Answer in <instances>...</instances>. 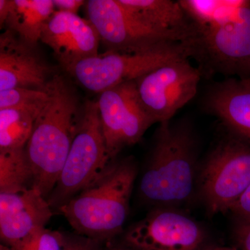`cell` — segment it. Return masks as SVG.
<instances>
[{
  "label": "cell",
  "mask_w": 250,
  "mask_h": 250,
  "mask_svg": "<svg viewBox=\"0 0 250 250\" xmlns=\"http://www.w3.org/2000/svg\"><path fill=\"white\" fill-rule=\"evenodd\" d=\"M47 103L41 110L25 150L34 174V188L47 199L58 182L82 111L72 85L59 75L46 85Z\"/></svg>",
  "instance_id": "6da1fadb"
},
{
  "label": "cell",
  "mask_w": 250,
  "mask_h": 250,
  "mask_svg": "<svg viewBox=\"0 0 250 250\" xmlns=\"http://www.w3.org/2000/svg\"><path fill=\"white\" fill-rule=\"evenodd\" d=\"M137 172L132 158L113 159L59 211L78 234L105 243L113 241L129 215Z\"/></svg>",
  "instance_id": "7a4b0ae2"
},
{
  "label": "cell",
  "mask_w": 250,
  "mask_h": 250,
  "mask_svg": "<svg viewBox=\"0 0 250 250\" xmlns=\"http://www.w3.org/2000/svg\"><path fill=\"white\" fill-rule=\"evenodd\" d=\"M197 143L187 124H159L139 184L141 198L154 208H176L191 198Z\"/></svg>",
  "instance_id": "3957f363"
},
{
  "label": "cell",
  "mask_w": 250,
  "mask_h": 250,
  "mask_svg": "<svg viewBox=\"0 0 250 250\" xmlns=\"http://www.w3.org/2000/svg\"><path fill=\"white\" fill-rule=\"evenodd\" d=\"M192 27V56L213 71L246 75L250 65V1L222 0L213 17Z\"/></svg>",
  "instance_id": "277c9868"
},
{
  "label": "cell",
  "mask_w": 250,
  "mask_h": 250,
  "mask_svg": "<svg viewBox=\"0 0 250 250\" xmlns=\"http://www.w3.org/2000/svg\"><path fill=\"white\" fill-rule=\"evenodd\" d=\"M111 161L98 102H87L58 182L47 199L52 210H59L88 187Z\"/></svg>",
  "instance_id": "5b68a950"
},
{
  "label": "cell",
  "mask_w": 250,
  "mask_h": 250,
  "mask_svg": "<svg viewBox=\"0 0 250 250\" xmlns=\"http://www.w3.org/2000/svg\"><path fill=\"white\" fill-rule=\"evenodd\" d=\"M85 5L88 20L106 52L139 53L174 44H188L191 39L185 33L146 24L119 0H90Z\"/></svg>",
  "instance_id": "8992f818"
},
{
  "label": "cell",
  "mask_w": 250,
  "mask_h": 250,
  "mask_svg": "<svg viewBox=\"0 0 250 250\" xmlns=\"http://www.w3.org/2000/svg\"><path fill=\"white\" fill-rule=\"evenodd\" d=\"M191 57L187 43L174 44L139 53L106 52L79 62L69 70L85 88L101 93L135 81L174 59Z\"/></svg>",
  "instance_id": "52a82bcc"
},
{
  "label": "cell",
  "mask_w": 250,
  "mask_h": 250,
  "mask_svg": "<svg viewBox=\"0 0 250 250\" xmlns=\"http://www.w3.org/2000/svg\"><path fill=\"white\" fill-rule=\"evenodd\" d=\"M250 186V146L223 140L202 167L200 192L210 215L228 211Z\"/></svg>",
  "instance_id": "ba28073f"
},
{
  "label": "cell",
  "mask_w": 250,
  "mask_h": 250,
  "mask_svg": "<svg viewBox=\"0 0 250 250\" xmlns=\"http://www.w3.org/2000/svg\"><path fill=\"white\" fill-rule=\"evenodd\" d=\"M202 75L200 69L190 64L188 57H184L135 80L143 107L154 123L170 121L195 98Z\"/></svg>",
  "instance_id": "9c48e42d"
},
{
  "label": "cell",
  "mask_w": 250,
  "mask_h": 250,
  "mask_svg": "<svg viewBox=\"0 0 250 250\" xmlns=\"http://www.w3.org/2000/svg\"><path fill=\"white\" fill-rule=\"evenodd\" d=\"M98 105L111 160L125 147L139 143L155 124L143 107L135 81L104 90L100 94Z\"/></svg>",
  "instance_id": "30bf717a"
},
{
  "label": "cell",
  "mask_w": 250,
  "mask_h": 250,
  "mask_svg": "<svg viewBox=\"0 0 250 250\" xmlns=\"http://www.w3.org/2000/svg\"><path fill=\"white\" fill-rule=\"evenodd\" d=\"M204 233L192 219L174 208H154L125 235L136 250H197Z\"/></svg>",
  "instance_id": "8fae6325"
},
{
  "label": "cell",
  "mask_w": 250,
  "mask_h": 250,
  "mask_svg": "<svg viewBox=\"0 0 250 250\" xmlns=\"http://www.w3.org/2000/svg\"><path fill=\"white\" fill-rule=\"evenodd\" d=\"M41 41L52 49L67 72L79 62L98 55L101 42L88 19L77 14L57 11L44 26Z\"/></svg>",
  "instance_id": "7c38bea8"
},
{
  "label": "cell",
  "mask_w": 250,
  "mask_h": 250,
  "mask_svg": "<svg viewBox=\"0 0 250 250\" xmlns=\"http://www.w3.org/2000/svg\"><path fill=\"white\" fill-rule=\"evenodd\" d=\"M53 215L47 199L31 188L0 192V238L12 248L36 230L45 228Z\"/></svg>",
  "instance_id": "4fadbf2b"
},
{
  "label": "cell",
  "mask_w": 250,
  "mask_h": 250,
  "mask_svg": "<svg viewBox=\"0 0 250 250\" xmlns=\"http://www.w3.org/2000/svg\"><path fill=\"white\" fill-rule=\"evenodd\" d=\"M52 70L36 51L10 29L0 36V91L23 88L43 90Z\"/></svg>",
  "instance_id": "5bb4252c"
},
{
  "label": "cell",
  "mask_w": 250,
  "mask_h": 250,
  "mask_svg": "<svg viewBox=\"0 0 250 250\" xmlns=\"http://www.w3.org/2000/svg\"><path fill=\"white\" fill-rule=\"evenodd\" d=\"M206 106L237 134L250 141V83L229 80L215 84L206 98Z\"/></svg>",
  "instance_id": "9a60e30c"
},
{
  "label": "cell",
  "mask_w": 250,
  "mask_h": 250,
  "mask_svg": "<svg viewBox=\"0 0 250 250\" xmlns=\"http://www.w3.org/2000/svg\"><path fill=\"white\" fill-rule=\"evenodd\" d=\"M55 12L52 0H11L4 26L29 45L41 41L44 26Z\"/></svg>",
  "instance_id": "2e32d148"
},
{
  "label": "cell",
  "mask_w": 250,
  "mask_h": 250,
  "mask_svg": "<svg viewBox=\"0 0 250 250\" xmlns=\"http://www.w3.org/2000/svg\"><path fill=\"white\" fill-rule=\"evenodd\" d=\"M140 20L158 29L178 31L193 36V27L179 1L119 0ZM191 40V39H190Z\"/></svg>",
  "instance_id": "e0dca14e"
},
{
  "label": "cell",
  "mask_w": 250,
  "mask_h": 250,
  "mask_svg": "<svg viewBox=\"0 0 250 250\" xmlns=\"http://www.w3.org/2000/svg\"><path fill=\"white\" fill-rule=\"evenodd\" d=\"M45 104L0 109V150L25 147Z\"/></svg>",
  "instance_id": "ac0fdd59"
},
{
  "label": "cell",
  "mask_w": 250,
  "mask_h": 250,
  "mask_svg": "<svg viewBox=\"0 0 250 250\" xmlns=\"http://www.w3.org/2000/svg\"><path fill=\"white\" fill-rule=\"evenodd\" d=\"M34 188V174L25 147L0 150V192Z\"/></svg>",
  "instance_id": "d6986e66"
},
{
  "label": "cell",
  "mask_w": 250,
  "mask_h": 250,
  "mask_svg": "<svg viewBox=\"0 0 250 250\" xmlns=\"http://www.w3.org/2000/svg\"><path fill=\"white\" fill-rule=\"evenodd\" d=\"M48 99L43 90L16 88L0 91V109L45 104Z\"/></svg>",
  "instance_id": "ffe728a7"
},
{
  "label": "cell",
  "mask_w": 250,
  "mask_h": 250,
  "mask_svg": "<svg viewBox=\"0 0 250 250\" xmlns=\"http://www.w3.org/2000/svg\"><path fill=\"white\" fill-rule=\"evenodd\" d=\"M63 233L44 228L36 230L18 243L11 250H60Z\"/></svg>",
  "instance_id": "44dd1931"
},
{
  "label": "cell",
  "mask_w": 250,
  "mask_h": 250,
  "mask_svg": "<svg viewBox=\"0 0 250 250\" xmlns=\"http://www.w3.org/2000/svg\"><path fill=\"white\" fill-rule=\"evenodd\" d=\"M60 250H107L105 243L82 235L65 234Z\"/></svg>",
  "instance_id": "7402d4cb"
},
{
  "label": "cell",
  "mask_w": 250,
  "mask_h": 250,
  "mask_svg": "<svg viewBox=\"0 0 250 250\" xmlns=\"http://www.w3.org/2000/svg\"><path fill=\"white\" fill-rule=\"evenodd\" d=\"M229 210L240 218L241 222H250V186Z\"/></svg>",
  "instance_id": "603a6c76"
},
{
  "label": "cell",
  "mask_w": 250,
  "mask_h": 250,
  "mask_svg": "<svg viewBox=\"0 0 250 250\" xmlns=\"http://www.w3.org/2000/svg\"><path fill=\"white\" fill-rule=\"evenodd\" d=\"M52 2L55 11L72 14H77L79 9L86 3L83 0H52Z\"/></svg>",
  "instance_id": "cb8c5ba5"
},
{
  "label": "cell",
  "mask_w": 250,
  "mask_h": 250,
  "mask_svg": "<svg viewBox=\"0 0 250 250\" xmlns=\"http://www.w3.org/2000/svg\"><path fill=\"white\" fill-rule=\"evenodd\" d=\"M236 238L243 250H250V222H241L237 227Z\"/></svg>",
  "instance_id": "d4e9b609"
},
{
  "label": "cell",
  "mask_w": 250,
  "mask_h": 250,
  "mask_svg": "<svg viewBox=\"0 0 250 250\" xmlns=\"http://www.w3.org/2000/svg\"><path fill=\"white\" fill-rule=\"evenodd\" d=\"M11 0H0V25L1 29L4 27L7 15L10 9Z\"/></svg>",
  "instance_id": "484cf974"
},
{
  "label": "cell",
  "mask_w": 250,
  "mask_h": 250,
  "mask_svg": "<svg viewBox=\"0 0 250 250\" xmlns=\"http://www.w3.org/2000/svg\"><path fill=\"white\" fill-rule=\"evenodd\" d=\"M106 250H136L126 246V247L115 246L113 244V243H112V241L106 243Z\"/></svg>",
  "instance_id": "4316f807"
},
{
  "label": "cell",
  "mask_w": 250,
  "mask_h": 250,
  "mask_svg": "<svg viewBox=\"0 0 250 250\" xmlns=\"http://www.w3.org/2000/svg\"><path fill=\"white\" fill-rule=\"evenodd\" d=\"M203 250H238L233 248H228V247L221 246H210L206 248Z\"/></svg>",
  "instance_id": "83f0119b"
},
{
  "label": "cell",
  "mask_w": 250,
  "mask_h": 250,
  "mask_svg": "<svg viewBox=\"0 0 250 250\" xmlns=\"http://www.w3.org/2000/svg\"><path fill=\"white\" fill-rule=\"evenodd\" d=\"M246 75H248V76H247L246 78L242 79V80H246L247 82H250V65L249 67H248V70H247Z\"/></svg>",
  "instance_id": "f1b7e54d"
},
{
  "label": "cell",
  "mask_w": 250,
  "mask_h": 250,
  "mask_svg": "<svg viewBox=\"0 0 250 250\" xmlns=\"http://www.w3.org/2000/svg\"><path fill=\"white\" fill-rule=\"evenodd\" d=\"M0 250H11L9 247L5 246L4 244H1L0 246Z\"/></svg>",
  "instance_id": "f546056e"
}]
</instances>
